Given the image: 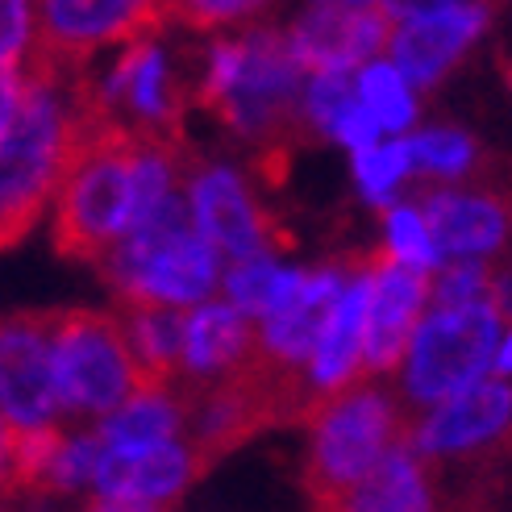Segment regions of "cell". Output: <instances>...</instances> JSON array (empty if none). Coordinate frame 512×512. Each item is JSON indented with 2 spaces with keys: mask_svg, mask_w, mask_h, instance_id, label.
<instances>
[{
  "mask_svg": "<svg viewBox=\"0 0 512 512\" xmlns=\"http://www.w3.org/2000/svg\"><path fill=\"white\" fill-rule=\"evenodd\" d=\"M425 225L433 234L442 259H483V254L500 250L508 225H512V209L508 200L492 196V192H429L421 200Z\"/></svg>",
  "mask_w": 512,
  "mask_h": 512,
  "instance_id": "obj_19",
  "label": "cell"
},
{
  "mask_svg": "<svg viewBox=\"0 0 512 512\" xmlns=\"http://www.w3.org/2000/svg\"><path fill=\"white\" fill-rule=\"evenodd\" d=\"M196 100L267 155H288L300 134H313L304 121V67L275 30L217 42Z\"/></svg>",
  "mask_w": 512,
  "mask_h": 512,
  "instance_id": "obj_2",
  "label": "cell"
},
{
  "mask_svg": "<svg viewBox=\"0 0 512 512\" xmlns=\"http://www.w3.org/2000/svg\"><path fill=\"white\" fill-rule=\"evenodd\" d=\"M17 105H21V71L0 67V138L9 134V125L17 117Z\"/></svg>",
  "mask_w": 512,
  "mask_h": 512,
  "instance_id": "obj_34",
  "label": "cell"
},
{
  "mask_svg": "<svg viewBox=\"0 0 512 512\" xmlns=\"http://www.w3.org/2000/svg\"><path fill=\"white\" fill-rule=\"evenodd\" d=\"M188 204H192L196 229L234 263L292 246V238L275 225V217H267L259 204H254L246 179L234 167L196 163V171L188 179Z\"/></svg>",
  "mask_w": 512,
  "mask_h": 512,
  "instance_id": "obj_10",
  "label": "cell"
},
{
  "mask_svg": "<svg viewBox=\"0 0 512 512\" xmlns=\"http://www.w3.org/2000/svg\"><path fill=\"white\" fill-rule=\"evenodd\" d=\"M55 371L63 413L109 417L117 404L142 392V371L117 313L59 309L55 321Z\"/></svg>",
  "mask_w": 512,
  "mask_h": 512,
  "instance_id": "obj_6",
  "label": "cell"
},
{
  "mask_svg": "<svg viewBox=\"0 0 512 512\" xmlns=\"http://www.w3.org/2000/svg\"><path fill=\"white\" fill-rule=\"evenodd\" d=\"M134 150L138 130L96 109L71 84V138L55 204V250L75 263H100L105 250L134 225Z\"/></svg>",
  "mask_w": 512,
  "mask_h": 512,
  "instance_id": "obj_1",
  "label": "cell"
},
{
  "mask_svg": "<svg viewBox=\"0 0 512 512\" xmlns=\"http://www.w3.org/2000/svg\"><path fill=\"white\" fill-rule=\"evenodd\" d=\"M512 425V383L504 379H479L467 392H458L429 408V417L408 425V446L421 458L433 454H463L475 446L496 442Z\"/></svg>",
  "mask_w": 512,
  "mask_h": 512,
  "instance_id": "obj_14",
  "label": "cell"
},
{
  "mask_svg": "<svg viewBox=\"0 0 512 512\" xmlns=\"http://www.w3.org/2000/svg\"><path fill=\"white\" fill-rule=\"evenodd\" d=\"M492 17L488 0H454V5L438 9V13H421L396 21L392 30V63L400 67V75L417 88H433L442 75L463 59V50L483 34V25Z\"/></svg>",
  "mask_w": 512,
  "mask_h": 512,
  "instance_id": "obj_13",
  "label": "cell"
},
{
  "mask_svg": "<svg viewBox=\"0 0 512 512\" xmlns=\"http://www.w3.org/2000/svg\"><path fill=\"white\" fill-rule=\"evenodd\" d=\"M367 288H371V254H358L346 288L329 313L321 338L309 354V388L317 400L350 388L363 379V334H367Z\"/></svg>",
  "mask_w": 512,
  "mask_h": 512,
  "instance_id": "obj_18",
  "label": "cell"
},
{
  "mask_svg": "<svg viewBox=\"0 0 512 512\" xmlns=\"http://www.w3.org/2000/svg\"><path fill=\"white\" fill-rule=\"evenodd\" d=\"M196 475H204L196 450L171 438L159 446H105L96 458L92 483L100 488V496L171 504Z\"/></svg>",
  "mask_w": 512,
  "mask_h": 512,
  "instance_id": "obj_15",
  "label": "cell"
},
{
  "mask_svg": "<svg viewBox=\"0 0 512 512\" xmlns=\"http://www.w3.org/2000/svg\"><path fill=\"white\" fill-rule=\"evenodd\" d=\"M317 512H433V492L421 454L400 442L342 496L321 504Z\"/></svg>",
  "mask_w": 512,
  "mask_h": 512,
  "instance_id": "obj_20",
  "label": "cell"
},
{
  "mask_svg": "<svg viewBox=\"0 0 512 512\" xmlns=\"http://www.w3.org/2000/svg\"><path fill=\"white\" fill-rule=\"evenodd\" d=\"M500 309L492 300L433 309L404 354V392L413 404H442L496 367Z\"/></svg>",
  "mask_w": 512,
  "mask_h": 512,
  "instance_id": "obj_7",
  "label": "cell"
},
{
  "mask_svg": "<svg viewBox=\"0 0 512 512\" xmlns=\"http://www.w3.org/2000/svg\"><path fill=\"white\" fill-rule=\"evenodd\" d=\"M354 100H358V84L350 71H317L313 84L304 88V121H309V130L334 134L338 117Z\"/></svg>",
  "mask_w": 512,
  "mask_h": 512,
  "instance_id": "obj_29",
  "label": "cell"
},
{
  "mask_svg": "<svg viewBox=\"0 0 512 512\" xmlns=\"http://www.w3.org/2000/svg\"><path fill=\"white\" fill-rule=\"evenodd\" d=\"M167 25L159 0H38V38L25 71H84L109 42H142Z\"/></svg>",
  "mask_w": 512,
  "mask_h": 512,
  "instance_id": "obj_8",
  "label": "cell"
},
{
  "mask_svg": "<svg viewBox=\"0 0 512 512\" xmlns=\"http://www.w3.org/2000/svg\"><path fill=\"white\" fill-rule=\"evenodd\" d=\"M250 350H254V325L238 304L200 300L192 313H184V350H179V371L171 388L179 396H192L204 383L246 363Z\"/></svg>",
  "mask_w": 512,
  "mask_h": 512,
  "instance_id": "obj_17",
  "label": "cell"
},
{
  "mask_svg": "<svg viewBox=\"0 0 512 512\" xmlns=\"http://www.w3.org/2000/svg\"><path fill=\"white\" fill-rule=\"evenodd\" d=\"M80 71H25L21 105L0 138V250H13L59 192L71 138V84Z\"/></svg>",
  "mask_w": 512,
  "mask_h": 512,
  "instance_id": "obj_4",
  "label": "cell"
},
{
  "mask_svg": "<svg viewBox=\"0 0 512 512\" xmlns=\"http://www.w3.org/2000/svg\"><path fill=\"white\" fill-rule=\"evenodd\" d=\"M84 512H171L167 504H146V500H117V496H96L84 504Z\"/></svg>",
  "mask_w": 512,
  "mask_h": 512,
  "instance_id": "obj_36",
  "label": "cell"
},
{
  "mask_svg": "<svg viewBox=\"0 0 512 512\" xmlns=\"http://www.w3.org/2000/svg\"><path fill=\"white\" fill-rule=\"evenodd\" d=\"M17 496V425L0 413V504Z\"/></svg>",
  "mask_w": 512,
  "mask_h": 512,
  "instance_id": "obj_33",
  "label": "cell"
},
{
  "mask_svg": "<svg viewBox=\"0 0 512 512\" xmlns=\"http://www.w3.org/2000/svg\"><path fill=\"white\" fill-rule=\"evenodd\" d=\"M396 17L375 0V5H325L304 13L292 30L284 34L296 63L317 75V71H354L371 63L383 46L392 42Z\"/></svg>",
  "mask_w": 512,
  "mask_h": 512,
  "instance_id": "obj_12",
  "label": "cell"
},
{
  "mask_svg": "<svg viewBox=\"0 0 512 512\" xmlns=\"http://www.w3.org/2000/svg\"><path fill=\"white\" fill-rule=\"evenodd\" d=\"M304 429L313 438L309 458H304V492L313 508L342 496L392 446L408 438V421L396 396L367 379H354L350 388L317 400L313 413L304 417Z\"/></svg>",
  "mask_w": 512,
  "mask_h": 512,
  "instance_id": "obj_5",
  "label": "cell"
},
{
  "mask_svg": "<svg viewBox=\"0 0 512 512\" xmlns=\"http://www.w3.org/2000/svg\"><path fill=\"white\" fill-rule=\"evenodd\" d=\"M413 171V155H408V138L400 142H375L354 150V175H358V188H363L367 200L375 204H388L400 179Z\"/></svg>",
  "mask_w": 512,
  "mask_h": 512,
  "instance_id": "obj_24",
  "label": "cell"
},
{
  "mask_svg": "<svg viewBox=\"0 0 512 512\" xmlns=\"http://www.w3.org/2000/svg\"><path fill=\"white\" fill-rule=\"evenodd\" d=\"M55 321L59 309L0 317V413L17 429L59 425L63 417L55 371Z\"/></svg>",
  "mask_w": 512,
  "mask_h": 512,
  "instance_id": "obj_9",
  "label": "cell"
},
{
  "mask_svg": "<svg viewBox=\"0 0 512 512\" xmlns=\"http://www.w3.org/2000/svg\"><path fill=\"white\" fill-rule=\"evenodd\" d=\"M408 155H413V167L425 175L458 179L475 163V142L458 130H421L408 138Z\"/></svg>",
  "mask_w": 512,
  "mask_h": 512,
  "instance_id": "obj_25",
  "label": "cell"
},
{
  "mask_svg": "<svg viewBox=\"0 0 512 512\" xmlns=\"http://www.w3.org/2000/svg\"><path fill=\"white\" fill-rule=\"evenodd\" d=\"M188 421L184 396L175 388H146L134 392L125 404H117L109 417H100V442L105 446H159L179 438Z\"/></svg>",
  "mask_w": 512,
  "mask_h": 512,
  "instance_id": "obj_22",
  "label": "cell"
},
{
  "mask_svg": "<svg viewBox=\"0 0 512 512\" xmlns=\"http://www.w3.org/2000/svg\"><path fill=\"white\" fill-rule=\"evenodd\" d=\"M383 9H388L396 21H408V17H421V13H438L446 5H454V0H379Z\"/></svg>",
  "mask_w": 512,
  "mask_h": 512,
  "instance_id": "obj_35",
  "label": "cell"
},
{
  "mask_svg": "<svg viewBox=\"0 0 512 512\" xmlns=\"http://www.w3.org/2000/svg\"><path fill=\"white\" fill-rule=\"evenodd\" d=\"M388 254L396 263L421 267V271H433L442 263V254L433 246V234L425 225V213L417 204H388Z\"/></svg>",
  "mask_w": 512,
  "mask_h": 512,
  "instance_id": "obj_26",
  "label": "cell"
},
{
  "mask_svg": "<svg viewBox=\"0 0 512 512\" xmlns=\"http://www.w3.org/2000/svg\"><path fill=\"white\" fill-rule=\"evenodd\" d=\"M34 42V5L30 0H0V67L17 71Z\"/></svg>",
  "mask_w": 512,
  "mask_h": 512,
  "instance_id": "obj_31",
  "label": "cell"
},
{
  "mask_svg": "<svg viewBox=\"0 0 512 512\" xmlns=\"http://www.w3.org/2000/svg\"><path fill=\"white\" fill-rule=\"evenodd\" d=\"M358 100L367 105V113L379 121L383 134H404L417 117V100L413 84L400 75L396 63H363L358 71Z\"/></svg>",
  "mask_w": 512,
  "mask_h": 512,
  "instance_id": "obj_23",
  "label": "cell"
},
{
  "mask_svg": "<svg viewBox=\"0 0 512 512\" xmlns=\"http://www.w3.org/2000/svg\"><path fill=\"white\" fill-rule=\"evenodd\" d=\"M121 325L134 346L142 392L146 388H171L179 371V350H184V313L171 304H134L121 300Z\"/></svg>",
  "mask_w": 512,
  "mask_h": 512,
  "instance_id": "obj_21",
  "label": "cell"
},
{
  "mask_svg": "<svg viewBox=\"0 0 512 512\" xmlns=\"http://www.w3.org/2000/svg\"><path fill=\"white\" fill-rule=\"evenodd\" d=\"M508 84H512V71H508Z\"/></svg>",
  "mask_w": 512,
  "mask_h": 512,
  "instance_id": "obj_39",
  "label": "cell"
},
{
  "mask_svg": "<svg viewBox=\"0 0 512 512\" xmlns=\"http://www.w3.org/2000/svg\"><path fill=\"white\" fill-rule=\"evenodd\" d=\"M429 296L438 309H458V304H483V300L496 304V271H488L479 259H458L438 279H429Z\"/></svg>",
  "mask_w": 512,
  "mask_h": 512,
  "instance_id": "obj_28",
  "label": "cell"
},
{
  "mask_svg": "<svg viewBox=\"0 0 512 512\" xmlns=\"http://www.w3.org/2000/svg\"><path fill=\"white\" fill-rule=\"evenodd\" d=\"M325 5H375V0H325Z\"/></svg>",
  "mask_w": 512,
  "mask_h": 512,
  "instance_id": "obj_38",
  "label": "cell"
},
{
  "mask_svg": "<svg viewBox=\"0 0 512 512\" xmlns=\"http://www.w3.org/2000/svg\"><path fill=\"white\" fill-rule=\"evenodd\" d=\"M496 371L500 375H512V334L500 342V350H496Z\"/></svg>",
  "mask_w": 512,
  "mask_h": 512,
  "instance_id": "obj_37",
  "label": "cell"
},
{
  "mask_svg": "<svg viewBox=\"0 0 512 512\" xmlns=\"http://www.w3.org/2000/svg\"><path fill=\"white\" fill-rule=\"evenodd\" d=\"M100 271L121 300L188 309L217 288L221 250L196 229L192 204L171 192L105 250Z\"/></svg>",
  "mask_w": 512,
  "mask_h": 512,
  "instance_id": "obj_3",
  "label": "cell"
},
{
  "mask_svg": "<svg viewBox=\"0 0 512 512\" xmlns=\"http://www.w3.org/2000/svg\"><path fill=\"white\" fill-rule=\"evenodd\" d=\"M279 267L271 254H254V259H238L225 275V296L229 304H238L246 317H263L271 309V296L279 284Z\"/></svg>",
  "mask_w": 512,
  "mask_h": 512,
  "instance_id": "obj_27",
  "label": "cell"
},
{
  "mask_svg": "<svg viewBox=\"0 0 512 512\" xmlns=\"http://www.w3.org/2000/svg\"><path fill=\"white\" fill-rule=\"evenodd\" d=\"M354 267H358V254H350L342 263H325L317 271H304L296 296L284 304V309L267 313L263 329H254V346L271 358H279V363H288V367H309V354H313L321 329H325L329 313H334V304H338Z\"/></svg>",
  "mask_w": 512,
  "mask_h": 512,
  "instance_id": "obj_16",
  "label": "cell"
},
{
  "mask_svg": "<svg viewBox=\"0 0 512 512\" xmlns=\"http://www.w3.org/2000/svg\"><path fill=\"white\" fill-rule=\"evenodd\" d=\"M163 17L188 30H217L229 21H246L259 9H267L271 0H159Z\"/></svg>",
  "mask_w": 512,
  "mask_h": 512,
  "instance_id": "obj_30",
  "label": "cell"
},
{
  "mask_svg": "<svg viewBox=\"0 0 512 512\" xmlns=\"http://www.w3.org/2000/svg\"><path fill=\"white\" fill-rule=\"evenodd\" d=\"M429 300V271L396 263L388 246L371 250V288H367V334H363V375H392L408 342H413L421 309Z\"/></svg>",
  "mask_w": 512,
  "mask_h": 512,
  "instance_id": "obj_11",
  "label": "cell"
},
{
  "mask_svg": "<svg viewBox=\"0 0 512 512\" xmlns=\"http://www.w3.org/2000/svg\"><path fill=\"white\" fill-rule=\"evenodd\" d=\"M379 121L367 113V105H363V100H354V105L338 117V125H334V134H329V138H338V142H346L350 150H363V146H375L379 142Z\"/></svg>",
  "mask_w": 512,
  "mask_h": 512,
  "instance_id": "obj_32",
  "label": "cell"
}]
</instances>
